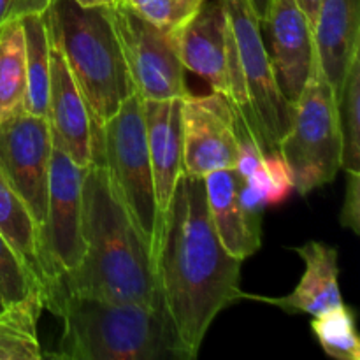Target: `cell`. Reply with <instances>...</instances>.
Segmentation results:
<instances>
[{
  "mask_svg": "<svg viewBox=\"0 0 360 360\" xmlns=\"http://www.w3.org/2000/svg\"><path fill=\"white\" fill-rule=\"evenodd\" d=\"M151 257L165 309L195 359L213 320L243 299V260L227 253L214 232L204 179L179 176Z\"/></svg>",
  "mask_w": 360,
  "mask_h": 360,
  "instance_id": "obj_1",
  "label": "cell"
},
{
  "mask_svg": "<svg viewBox=\"0 0 360 360\" xmlns=\"http://www.w3.org/2000/svg\"><path fill=\"white\" fill-rule=\"evenodd\" d=\"M81 234L83 259L48 290L60 288L67 294L105 302L164 304L150 246L116 197L102 164H91L84 172Z\"/></svg>",
  "mask_w": 360,
  "mask_h": 360,
  "instance_id": "obj_2",
  "label": "cell"
},
{
  "mask_svg": "<svg viewBox=\"0 0 360 360\" xmlns=\"http://www.w3.org/2000/svg\"><path fill=\"white\" fill-rule=\"evenodd\" d=\"M44 308L63 323L58 350L63 360H192L165 304L105 302L53 288Z\"/></svg>",
  "mask_w": 360,
  "mask_h": 360,
  "instance_id": "obj_3",
  "label": "cell"
},
{
  "mask_svg": "<svg viewBox=\"0 0 360 360\" xmlns=\"http://www.w3.org/2000/svg\"><path fill=\"white\" fill-rule=\"evenodd\" d=\"M46 20L51 42L62 51L90 112L95 148L98 130L134 94L111 9L51 0Z\"/></svg>",
  "mask_w": 360,
  "mask_h": 360,
  "instance_id": "obj_4",
  "label": "cell"
},
{
  "mask_svg": "<svg viewBox=\"0 0 360 360\" xmlns=\"http://www.w3.org/2000/svg\"><path fill=\"white\" fill-rule=\"evenodd\" d=\"M94 164L104 165L116 197L141 238L153 250L160 217L155 199L143 101L136 91L98 130Z\"/></svg>",
  "mask_w": 360,
  "mask_h": 360,
  "instance_id": "obj_5",
  "label": "cell"
},
{
  "mask_svg": "<svg viewBox=\"0 0 360 360\" xmlns=\"http://www.w3.org/2000/svg\"><path fill=\"white\" fill-rule=\"evenodd\" d=\"M299 193L313 192L336 178L341 169L338 97L315 58L301 97L294 104L290 129L278 144Z\"/></svg>",
  "mask_w": 360,
  "mask_h": 360,
  "instance_id": "obj_6",
  "label": "cell"
},
{
  "mask_svg": "<svg viewBox=\"0 0 360 360\" xmlns=\"http://www.w3.org/2000/svg\"><path fill=\"white\" fill-rule=\"evenodd\" d=\"M109 9L134 91L141 101L186 97L190 91L174 34L162 30L120 2Z\"/></svg>",
  "mask_w": 360,
  "mask_h": 360,
  "instance_id": "obj_7",
  "label": "cell"
},
{
  "mask_svg": "<svg viewBox=\"0 0 360 360\" xmlns=\"http://www.w3.org/2000/svg\"><path fill=\"white\" fill-rule=\"evenodd\" d=\"M224 2L238 44L243 76L264 151H278V144L290 129L294 104H290L281 94L269 51L264 46L260 34V21L257 20L248 0Z\"/></svg>",
  "mask_w": 360,
  "mask_h": 360,
  "instance_id": "obj_8",
  "label": "cell"
},
{
  "mask_svg": "<svg viewBox=\"0 0 360 360\" xmlns=\"http://www.w3.org/2000/svg\"><path fill=\"white\" fill-rule=\"evenodd\" d=\"M84 172L86 167L74 164L63 151L53 146L46 220L41 229L42 259L46 267L44 292L83 259L81 197Z\"/></svg>",
  "mask_w": 360,
  "mask_h": 360,
  "instance_id": "obj_9",
  "label": "cell"
},
{
  "mask_svg": "<svg viewBox=\"0 0 360 360\" xmlns=\"http://www.w3.org/2000/svg\"><path fill=\"white\" fill-rule=\"evenodd\" d=\"M183 172L204 179L221 169H236V111L225 95L188 94L181 98Z\"/></svg>",
  "mask_w": 360,
  "mask_h": 360,
  "instance_id": "obj_10",
  "label": "cell"
},
{
  "mask_svg": "<svg viewBox=\"0 0 360 360\" xmlns=\"http://www.w3.org/2000/svg\"><path fill=\"white\" fill-rule=\"evenodd\" d=\"M53 139L42 116L20 112L0 123V169L34 214L39 229L46 220Z\"/></svg>",
  "mask_w": 360,
  "mask_h": 360,
  "instance_id": "obj_11",
  "label": "cell"
},
{
  "mask_svg": "<svg viewBox=\"0 0 360 360\" xmlns=\"http://www.w3.org/2000/svg\"><path fill=\"white\" fill-rule=\"evenodd\" d=\"M51 39V37H49ZM46 122L53 146L67 155L74 164L90 167L94 164V123L67 67L62 51L51 42L49 53V91Z\"/></svg>",
  "mask_w": 360,
  "mask_h": 360,
  "instance_id": "obj_12",
  "label": "cell"
},
{
  "mask_svg": "<svg viewBox=\"0 0 360 360\" xmlns=\"http://www.w3.org/2000/svg\"><path fill=\"white\" fill-rule=\"evenodd\" d=\"M271 30V63L281 94L295 104L316 58L313 28L295 0H273L266 23Z\"/></svg>",
  "mask_w": 360,
  "mask_h": 360,
  "instance_id": "obj_13",
  "label": "cell"
},
{
  "mask_svg": "<svg viewBox=\"0 0 360 360\" xmlns=\"http://www.w3.org/2000/svg\"><path fill=\"white\" fill-rule=\"evenodd\" d=\"M229 35L231 21L224 0H204L199 11L174 34L183 67L227 98Z\"/></svg>",
  "mask_w": 360,
  "mask_h": 360,
  "instance_id": "obj_14",
  "label": "cell"
},
{
  "mask_svg": "<svg viewBox=\"0 0 360 360\" xmlns=\"http://www.w3.org/2000/svg\"><path fill=\"white\" fill-rule=\"evenodd\" d=\"M241 176L221 169L204 178L211 224L227 253L245 262L262 245L260 214L250 213L239 200Z\"/></svg>",
  "mask_w": 360,
  "mask_h": 360,
  "instance_id": "obj_15",
  "label": "cell"
},
{
  "mask_svg": "<svg viewBox=\"0 0 360 360\" xmlns=\"http://www.w3.org/2000/svg\"><path fill=\"white\" fill-rule=\"evenodd\" d=\"M294 250L304 262V273L294 292L283 297H260L246 295L243 299H257L267 302L283 311L304 313L316 316L329 309L340 308L343 304L340 292V266H338V250L320 241H309L304 246H295Z\"/></svg>",
  "mask_w": 360,
  "mask_h": 360,
  "instance_id": "obj_16",
  "label": "cell"
},
{
  "mask_svg": "<svg viewBox=\"0 0 360 360\" xmlns=\"http://www.w3.org/2000/svg\"><path fill=\"white\" fill-rule=\"evenodd\" d=\"M143 116L160 217L171 200L176 181L183 174L181 98L143 101Z\"/></svg>",
  "mask_w": 360,
  "mask_h": 360,
  "instance_id": "obj_17",
  "label": "cell"
},
{
  "mask_svg": "<svg viewBox=\"0 0 360 360\" xmlns=\"http://www.w3.org/2000/svg\"><path fill=\"white\" fill-rule=\"evenodd\" d=\"M313 39L320 69L340 98L348 67L360 49V0H322Z\"/></svg>",
  "mask_w": 360,
  "mask_h": 360,
  "instance_id": "obj_18",
  "label": "cell"
},
{
  "mask_svg": "<svg viewBox=\"0 0 360 360\" xmlns=\"http://www.w3.org/2000/svg\"><path fill=\"white\" fill-rule=\"evenodd\" d=\"M0 234L7 239L14 252L23 259L37 276L42 287L46 283V267L42 259L41 229L14 186L0 169Z\"/></svg>",
  "mask_w": 360,
  "mask_h": 360,
  "instance_id": "obj_19",
  "label": "cell"
},
{
  "mask_svg": "<svg viewBox=\"0 0 360 360\" xmlns=\"http://www.w3.org/2000/svg\"><path fill=\"white\" fill-rule=\"evenodd\" d=\"M27 42L21 20L0 28V123L25 112Z\"/></svg>",
  "mask_w": 360,
  "mask_h": 360,
  "instance_id": "obj_20",
  "label": "cell"
},
{
  "mask_svg": "<svg viewBox=\"0 0 360 360\" xmlns=\"http://www.w3.org/2000/svg\"><path fill=\"white\" fill-rule=\"evenodd\" d=\"M42 294L6 304L0 309V360H39L44 357L37 334Z\"/></svg>",
  "mask_w": 360,
  "mask_h": 360,
  "instance_id": "obj_21",
  "label": "cell"
},
{
  "mask_svg": "<svg viewBox=\"0 0 360 360\" xmlns=\"http://www.w3.org/2000/svg\"><path fill=\"white\" fill-rule=\"evenodd\" d=\"M27 42V102L25 112L46 118L49 91L51 39L46 14H30L21 20Z\"/></svg>",
  "mask_w": 360,
  "mask_h": 360,
  "instance_id": "obj_22",
  "label": "cell"
},
{
  "mask_svg": "<svg viewBox=\"0 0 360 360\" xmlns=\"http://www.w3.org/2000/svg\"><path fill=\"white\" fill-rule=\"evenodd\" d=\"M360 49L348 67L343 90L338 98L341 130V169L360 172Z\"/></svg>",
  "mask_w": 360,
  "mask_h": 360,
  "instance_id": "obj_23",
  "label": "cell"
},
{
  "mask_svg": "<svg viewBox=\"0 0 360 360\" xmlns=\"http://www.w3.org/2000/svg\"><path fill=\"white\" fill-rule=\"evenodd\" d=\"M311 330L327 355L340 360H360V340L355 316L348 306L313 316Z\"/></svg>",
  "mask_w": 360,
  "mask_h": 360,
  "instance_id": "obj_24",
  "label": "cell"
},
{
  "mask_svg": "<svg viewBox=\"0 0 360 360\" xmlns=\"http://www.w3.org/2000/svg\"><path fill=\"white\" fill-rule=\"evenodd\" d=\"M34 294H42L44 297V287L0 234V297L4 306L23 301Z\"/></svg>",
  "mask_w": 360,
  "mask_h": 360,
  "instance_id": "obj_25",
  "label": "cell"
},
{
  "mask_svg": "<svg viewBox=\"0 0 360 360\" xmlns=\"http://www.w3.org/2000/svg\"><path fill=\"white\" fill-rule=\"evenodd\" d=\"M245 181L264 200L266 207L285 202L292 190H295L294 176L280 151L264 155L259 167Z\"/></svg>",
  "mask_w": 360,
  "mask_h": 360,
  "instance_id": "obj_26",
  "label": "cell"
},
{
  "mask_svg": "<svg viewBox=\"0 0 360 360\" xmlns=\"http://www.w3.org/2000/svg\"><path fill=\"white\" fill-rule=\"evenodd\" d=\"M202 2L204 0H151L134 11L162 30L176 34L199 11Z\"/></svg>",
  "mask_w": 360,
  "mask_h": 360,
  "instance_id": "obj_27",
  "label": "cell"
},
{
  "mask_svg": "<svg viewBox=\"0 0 360 360\" xmlns=\"http://www.w3.org/2000/svg\"><path fill=\"white\" fill-rule=\"evenodd\" d=\"M345 202L341 210V225L360 234V172H347Z\"/></svg>",
  "mask_w": 360,
  "mask_h": 360,
  "instance_id": "obj_28",
  "label": "cell"
},
{
  "mask_svg": "<svg viewBox=\"0 0 360 360\" xmlns=\"http://www.w3.org/2000/svg\"><path fill=\"white\" fill-rule=\"evenodd\" d=\"M51 0H0V28L30 14H46Z\"/></svg>",
  "mask_w": 360,
  "mask_h": 360,
  "instance_id": "obj_29",
  "label": "cell"
},
{
  "mask_svg": "<svg viewBox=\"0 0 360 360\" xmlns=\"http://www.w3.org/2000/svg\"><path fill=\"white\" fill-rule=\"evenodd\" d=\"M299 6V9L304 13L306 20L309 21L311 28H315L316 25V18H319L320 13V6H322V0H295Z\"/></svg>",
  "mask_w": 360,
  "mask_h": 360,
  "instance_id": "obj_30",
  "label": "cell"
},
{
  "mask_svg": "<svg viewBox=\"0 0 360 360\" xmlns=\"http://www.w3.org/2000/svg\"><path fill=\"white\" fill-rule=\"evenodd\" d=\"M250 6H252L253 13H255L257 20L260 21V25H264L269 18V11H271V4L273 0H248Z\"/></svg>",
  "mask_w": 360,
  "mask_h": 360,
  "instance_id": "obj_31",
  "label": "cell"
},
{
  "mask_svg": "<svg viewBox=\"0 0 360 360\" xmlns=\"http://www.w3.org/2000/svg\"><path fill=\"white\" fill-rule=\"evenodd\" d=\"M76 2L84 7H108V6H115L118 0H76Z\"/></svg>",
  "mask_w": 360,
  "mask_h": 360,
  "instance_id": "obj_32",
  "label": "cell"
},
{
  "mask_svg": "<svg viewBox=\"0 0 360 360\" xmlns=\"http://www.w3.org/2000/svg\"><path fill=\"white\" fill-rule=\"evenodd\" d=\"M120 4H123V6L130 7V9H137V7L144 6V4L151 2V0H118Z\"/></svg>",
  "mask_w": 360,
  "mask_h": 360,
  "instance_id": "obj_33",
  "label": "cell"
},
{
  "mask_svg": "<svg viewBox=\"0 0 360 360\" xmlns=\"http://www.w3.org/2000/svg\"><path fill=\"white\" fill-rule=\"evenodd\" d=\"M4 308V302H2V297H0V309Z\"/></svg>",
  "mask_w": 360,
  "mask_h": 360,
  "instance_id": "obj_34",
  "label": "cell"
}]
</instances>
